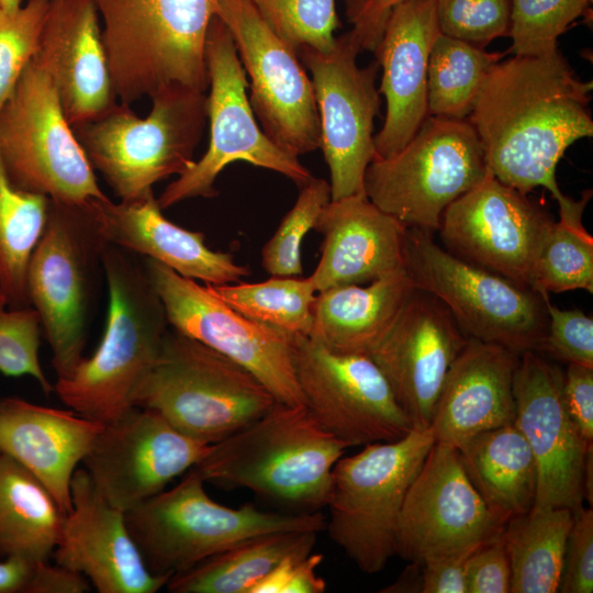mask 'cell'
<instances>
[{"mask_svg":"<svg viewBox=\"0 0 593 593\" xmlns=\"http://www.w3.org/2000/svg\"><path fill=\"white\" fill-rule=\"evenodd\" d=\"M592 89L558 49L495 63L467 118L492 175L522 193L542 187L566 202L556 169L570 145L593 135Z\"/></svg>","mask_w":593,"mask_h":593,"instance_id":"cell-1","label":"cell"},{"mask_svg":"<svg viewBox=\"0 0 593 593\" xmlns=\"http://www.w3.org/2000/svg\"><path fill=\"white\" fill-rule=\"evenodd\" d=\"M102 264L108 291L103 337L53 391L77 414L107 424L134 407V394L170 326L142 256L108 243Z\"/></svg>","mask_w":593,"mask_h":593,"instance_id":"cell-2","label":"cell"},{"mask_svg":"<svg viewBox=\"0 0 593 593\" xmlns=\"http://www.w3.org/2000/svg\"><path fill=\"white\" fill-rule=\"evenodd\" d=\"M347 448L305 404L276 402L258 419L212 444L193 469L204 482L248 489L311 513L326 506L333 468Z\"/></svg>","mask_w":593,"mask_h":593,"instance_id":"cell-3","label":"cell"},{"mask_svg":"<svg viewBox=\"0 0 593 593\" xmlns=\"http://www.w3.org/2000/svg\"><path fill=\"white\" fill-rule=\"evenodd\" d=\"M121 103L180 85L206 92L205 38L216 0H94Z\"/></svg>","mask_w":593,"mask_h":593,"instance_id":"cell-4","label":"cell"},{"mask_svg":"<svg viewBox=\"0 0 593 593\" xmlns=\"http://www.w3.org/2000/svg\"><path fill=\"white\" fill-rule=\"evenodd\" d=\"M150 99L146 118L118 102L103 116L72 127L93 170L119 200L153 191L156 183L182 175L195 161L208 119L206 93L171 85Z\"/></svg>","mask_w":593,"mask_h":593,"instance_id":"cell-5","label":"cell"},{"mask_svg":"<svg viewBox=\"0 0 593 593\" xmlns=\"http://www.w3.org/2000/svg\"><path fill=\"white\" fill-rule=\"evenodd\" d=\"M191 468L182 480L125 513L127 528L148 570L170 579L199 562L255 536L316 530L326 526L318 512L283 514L254 504L222 505Z\"/></svg>","mask_w":593,"mask_h":593,"instance_id":"cell-6","label":"cell"},{"mask_svg":"<svg viewBox=\"0 0 593 593\" xmlns=\"http://www.w3.org/2000/svg\"><path fill=\"white\" fill-rule=\"evenodd\" d=\"M276 402L248 370L171 327L133 399L134 406L157 412L210 445L258 419Z\"/></svg>","mask_w":593,"mask_h":593,"instance_id":"cell-7","label":"cell"},{"mask_svg":"<svg viewBox=\"0 0 593 593\" xmlns=\"http://www.w3.org/2000/svg\"><path fill=\"white\" fill-rule=\"evenodd\" d=\"M91 200H49L46 227L27 267L30 306L38 314L57 379L68 377L83 358L99 279L104 277L108 242Z\"/></svg>","mask_w":593,"mask_h":593,"instance_id":"cell-8","label":"cell"},{"mask_svg":"<svg viewBox=\"0 0 593 593\" xmlns=\"http://www.w3.org/2000/svg\"><path fill=\"white\" fill-rule=\"evenodd\" d=\"M435 444L430 428L394 441L365 445L332 471L325 529L356 567L380 572L396 555V533L407 491Z\"/></svg>","mask_w":593,"mask_h":593,"instance_id":"cell-9","label":"cell"},{"mask_svg":"<svg viewBox=\"0 0 593 593\" xmlns=\"http://www.w3.org/2000/svg\"><path fill=\"white\" fill-rule=\"evenodd\" d=\"M488 171L468 120L427 115L402 149L371 160L363 188L373 204L407 227L435 233L446 209Z\"/></svg>","mask_w":593,"mask_h":593,"instance_id":"cell-10","label":"cell"},{"mask_svg":"<svg viewBox=\"0 0 593 593\" xmlns=\"http://www.w3.org/2000/svg\"><path fill=\"white\" fill-rule=\"evenodd\" d=\"M0 157L19 189L68 204L107 197L37 54L0 110Z\"/></svg>","mask_w":593,"mask_h":593,"instance_id":"cell-11","label":"cell"},{"mask_svg":"<svg viewBox=\"0 0 593 593\" xmlns=\"http://www.w3.org/2000/svg\"><path fill=\"white\" fill-rule=\"evenodd\" d=\"M405 270L415 289L437 298L461 331L518 355L539 349L548 314L540 292L469 264L407 227Z\"/></svg>","mask_w":593,"mask_h":593,"instance_id":"cell-12","label":"cell"},{"mask_svg":"<svg viewBox=\"0 0 593 593\" xmlns=\"http://www.w3.org/2000/svg\"><path fill=\"white\" fill-rule=\"evenodd\" d=\"M204 57L209 78V146L199 160L160 193L157 198L160 208L165 210L193 198L215 197L216 178L235 161L281 174L300 188L306 184L313 178L311 171L298 156L278 147L258 124L233 37L216 15L209 24Z\"/></svg>","mask_w":593,"mask_h":593,"instance_id":"cell-13","label":"cell"},{"mask_svg":"<svg viewBox=\"0 0 593 593\" xmlns=\"http://www.w3.org/2000/svg\"><path fill=\"white\" fill-rule=\"evenodd\" d=\"M360 52L350 31L335 36L328 51H298L315 94L320 148L329 169L331 200L366 195L365 174L376 156L373 121L381 105L376 86L380 66L374 59L359 67Z\"/></svg>","mask_w":593,"mask_h":593,"instance_id":"cell-14","label":"cell"},{"mask_svg":"<svg viewBox=\"0 0 593 593\" xmlns=\"http://www.w3.org/2000/svg\"><path fill=\"white\" fill-rule=\"evenodd\" d=\"M247 77L249 103L264 133L301 156L320 148L321 130L310 76L298 53L265 22L249 0H216Z\"/></svg>","mask_w":593,"mask_h":593,"instance_id":"cell-15","label":"cell"},{"mask_svg":"<svg viewBox=\"0 0 593 593\" xmlns=\"http://www.w3.org/2000/svg\"><path fill=\"white\" fill-rule=\"evenodd\" d=\"M144 264L172 329L240 365L277 402L304 404L293 367L292 335L244 316L205 284L158 261L144 258Z\"/></svg>","mask_w":593,"mask_h":593,"instance_id":"cell-16","label":"cell"},{"mask_svg":"<svg viewBox=\"0 0 593 593\" xmlns=\"http://www.w3.org/2000/svg\"><path fill=\"white\" fill-rule=\"evenodd\" d=\"M292 360L305 406L348 447L394 441L414 428L369 356L334 353L292 335Z\"/></svg>","mask_w":593,"mask_h":593,"instance_id":"cell-17","label":"cell"},{"mask_svg":"<svg viewBox=\"0 0 593 593\" xmlns=\"http://www.w3.org/2000/svg\"><path fill=\"white\" fill-rule=\"evenodd\" d=\"M553 221L527 194L483 180L444 212L438 233L456 257L532 288L537 259Z\"/></svg>","mask_w":593,"mask_h":593,"instance_id":"cell-18","label":"cell"},{"mask_svg":"<svg viewBox=\"0 0 593 593\" xmlns=\"http://www.w3.org/2000/svg\"><path fill=\"white\" fill-rule=\"evenodd\" d=\"M211 447L134 406L103 424L81 463L105 501L126 513L197 466Z\"/></svg>","mask_w":593,"mask_h":593,"instance_id":"cell-19","label":"cell"},{"mask_svg":"<svg viewBox=\"0 0 593 593\" xmlns=\"http://www.w3.org/2000/svg\"><path fill=\"white\" fill-rule=\"evenodd\" d=\"M505 525L468 479L456 447L433 445L413 480L399 519L395 552L410 562L472 551Z\"/></svg>","mask_w":593,"mask_h":593,"instance_id":"cell-20","label":"cell"},{"mask_svg":"<svg viewBox=\"0 0 593 593\" xmlns=\"http://www.w3.org/2000/svg\"><path fill=\"white\" fill-rule=\"evenodd\" d=\"M564 371L535 350L519 355L514 372V425L526 439L537 469L533 507L582 506L588 443L570 417L563 398Z\"/></svg>","mask_w":593,"mask_h":593,"instance_id":"cell-21","label":"cell"},{"mask_svg":"<svg viewBox=\"0 0 593 593\" xmlns=\"http://www.w3.org/2000/svg\"><path fill=\"white\" fill-rule=\"evenodd\" d=\"M468 340L437 298L415 289L369 354L414 428L429 427L446 374Z\"/></svg>","mask_w":593,"mask_h":593,"instance_id":"cell-22","label":"cell"},{"mask_svg":"<svg viewBox=\"0 0 593 593\" xmlns=\"http://www.w3.org/2000/svg\"><path fill=\"white\" fill-rule=\"evenodd\" d=\"M70 496L55 563L85 575L99 593H156L166 586L168 578L148 570L125 512L105 501L85 469L75 471Z\"/></svg>","mask_w":593,"mask_h":593,"instance_id":"cell-23","label":"cell"},{"mask_svg":"<svg viewBox=\"0 0 593 593\" xmlns=\"http://www.w3.org/2000/svg\"><path fill=\"white\" fill-rule=\"evenodd\" d=\"M439 34L434 0H404L391 11L373 52L382 69L379 92L387 102L374 157L402 149L428 115V57Z\"/></svg>","mask_w":593,"mask_h":593,"instance_id":"cell-24","label":"cell"},{"mask_svg":"<svg viewBox=\"0 0 593 593\" xmlns=\"http://www.w3.org/2000/svg\"><path fill=\"white\" fill-rule=\"evenodd\" d=\"M94 0H52L37 55L49 69L71 127L94 121L118 101Z\"/></svg>","mask_w":593,"mask_h":593,"instance_id":"cell-25","label":"cell"},{"mask_svg":"<svg viewBox=\"0 0 593 593\" xmlns=\"http://www.w3.org/2000/svg\"><path fill=\"white\" fill-rule=\"evenodd\" d=\"M314 230L323 235L321 258L310 276L316 292L405 269L407 226L367 195L331 200Z\"/></svg>","mask_w":593,"mask_h":593,"instance_id":"cell-26","label":"cell"},{"mask_svg":"<svg viewBox=\"0 0 593 593\" xmlns=\"http://www.w3.org/2000/svg\"><path fill=\"white\" fill-rule=\"evenodd\" d=\"M91 205L109 244L158 261L182 277L219 286L236 283L250 273L232 254L209 248L203 233L166 219L154 191L119 202L108 197L92 199Z\"/></svg>","mask_w":593,"mask_h":593,"instance_id":"cell-27","label":"cell"},{"mask_svg":"<svg viewBox=\"0 0 593 593\" xmlns=\"http://www.w3.org/2000/svg\"><path fill=\"white\" fill-rule=\"evenodd\" d=\"M518 358L507 348L469 338L451 363L433 410L429 428L435 441L457 447L481 432L513 424Z\"/></svg>","mask_w":593,"mask_h":593,"instance_id":"cell-28","label":"cell"},{"mask_svg":"<svg viewBox=\"0 0 593 593\" xmlns=\"http://www.w3.org/2000/svg\"><path fill=\"white\" fill-rule=\"evenodd\" d=\"M102 426L72 410L0 399V454L34 474L65 513L71 508L72 475Z\"/></svg>","mask_w":593,"mask_h":593,"instance_id":"cell-29","label":"cell"},{"mask_svg":"<svg viewBox=\"0 0 593 593\" xmlns=\"http://www.w3.org/2000/svg\"><path fill=\"white\" fill-rule=\"evenodd\" d=\"M415 290L406 270L317 292L309 334L324 348L367 355L380 343Z\"/></svg>","mask_w":593,"mask_h":593,"instance_id":"cell-30","label":"cell"},{"mask_svg":"<svg viewBox=\"0 0 593 593\" xmlns=\"http://www.w3.org/2000/svg\"><path fill=\"white\" fill-rule=\"evenodd\" d=\"M456 448L468 479L504 524L534 506L536 462L514 424L481 432Z\"/></svg>","mask_w":593,"mask_h":593,"instance_id":"cell-31","label":"cell"},{"mask_svg":"<svg viewBox=\"0 0 593 593\" xmlns=\"http://www.w3.org/2000/svg\"><path fill=\"white\" fill-rule=\"evenodd\" d=\"M66 513L27 469L0 454V556L47 561Z\"/></svg>","mask_w":593,"mask_h":593,"instance_id":"cell-32","label":"cell"},{"mask_svg":"<svg viewBox=\"0 0 593 593\" xmlns=\"http://www.w3.org/2000/svg\"><path fill=\"white\" fill-rule=\"evenodd\" d=\"M317 534L291 530L251 537L172 575L166 588L171 593H249L284 558L311 553Z\"/></svg>","mask_w":593,"mask_h":593,"instance_id":"cell-33","label":"cell"},{"mask_svg":"<svg viewBox=\"0 0 593 593\" xmlns=\"http://www.w3.org/2000/svg\"><path fill=\"white\" fill-rule=\"evenodd\" d=\"M573 513L532 507L507 522L502 538L511 567V593L559 592Z\"/></svg>","mask_w":593,"mask_h":593,"instance_id":"cell-34","label":"cell"},{"mask_svg":"<svg viewBox=\"0 0 593 593\" xmlns=\"http://www.w3.org/2000/svg\"><path fill=\"white\" fill-rule=\"evenodd\" d=\"M49 199L15 187L0 157V293L9 307L30 306L26 275L47 223Z\"/></svg>","mask_w":593,"mask_h":593,"instance_id":"cell-35","label":"cell"},{"mask_svg":"<svg viewBox=\"0 0 593 593\" xmlns=\"http://www.w3.org/2000/svg\"><path fill=\"white\" fill-rule=\"evenodd\" d=\"M502 56L440 33L428 57L427 114L467 120L491 67Z\"/></svg>","mask_w":593,"mask_h":593,"instance_id":"cell-36","label":"cell"},{"mask_svg":"<svg viewBox=\"0 0 593 593\" xmlns=\"http://www.w3.org/2000/svg\"><path fill=\"white\" fill-rule=\"evenodd\" d=\"M591 195L592 190H585L580 200L559 206V221H553L537 259L534 290L593 292V237L582 223Z\"/></svg>","mask_w":593,"mask_h":593,"instance_id":"cell-37","label":"cell"},{"mask_svg":"<svg viewBox=\"0 0 593 593\" xmlns=\"http://www.w3.org/2000/svg\"><path fill=\"white\" fill-rule=\"evenodd\" d=\"M205 286L228 306L255 322L290 335L310 334L317 294L310 277L271 276L262 282Z\"/></svg>","mask_w":593,"mask_h":593,"instance_id":"cell-38","label":"cell"},{"mask_svg":"<svg viewBox=\"0 0 593 593\" xmlns=\"http://www.w3.org/2000/svg\"><path fill=\"white\" fill-rule=\"evenodd\" d=\"M331 201L329 182L313 177L261 249V266L270 276H301V244Z\"/></svg>","mask_w":593,"mask_h":593,"instance_id":"cell-39","label":"cell"},{"mask_svg":"<svg viewBox=\"0 0 593 593\" xmlns=\"http://www.w3.org/2000/svg\"><path fill=\"white\" fill-rule=\"evenodd\" d=\"M591 0H511L514 56H542L558 49V37L581 16Z\"/></svg>","mask_w":593,"mask_h":593,"instance_id":"cell-40","label":"cell"},{"mask_svg":"<svg viewBox=\"0 0 593 593\" xmlns=\"http://www.w3.org/2000/svg\"><path fill=\"white\" fill-rule=\"evenodd\" d=\"M270 29L296 53L328 51L340 22L335 0H249Z\"/></svg>","mask_w":593,"mask_h":593,"instance_id":"cell-41","label":"cell"},{"mask_svg":"<svg viewBox=\"0 0 593 593\" xmlns=\"http://www.w3.org/2000/svg\"><path fill=\"white\" fill-rule=\"evenodd\" d=\"M52 0H29L16 11L0 8V110L37 54Z\"/></svg>","mask_w":593,"mask_h":593,"instance_id":"cell-42","label":"cell"},{"mask_svg":"<svg viewBox=\"0 0 593 593\" xmlns=\"http://www.w3.org/2000/svg\"><path fill=\"white\" fill-rule=\"evenodd\" d=\"M42 326L32 306L12 309L0 293V372L7 377L30 376L46 394L53 392L41 362Z\"/></svg>","mask_w":593,"mask_h":593,"instance_id":"cell-43","label":"cell"},{"mask_svg":"<svg viewBox=\"0 0 593 593\" xmlns=\"http://www.w3.org/2000/svg\"><path fill=\"white\" fill-rule=\"evenodd\" d=\"M441 34L484 48L508 36L511 0H434Z\"/></svg>","mask_w":593,"mask_h":593,"instance_id":"cell-44","label":"cell"},{"mask_svg":"<svg viewBox=\"0 0 593 593\" xmlns=\"http://www.w3.org/2000/svg\"><path fill=\"white\" fill-rule=\"evenodd\" d=\"M541 293L548 314L546 335L538 350L567 363L593 368V318L580 310H561L551 303L549 293Z\"/></svg>","mask_w":593,"mask_h":593,"instance_id":"cell-45","label":"cell"},{"mask_svg":"<svg viewBox=\"0 0 593 593\" xmlns=\"http://www.w3.org/2000/svg\"><path fill=\"white\" fill-rule=\"evenodd\" d=\"M559 592L591 593L593 591V511L583 506L572 511Z\"/></svg>","mask_w":593,"mask_h":593,"instance_id":"cell-46","label":"cell"},{"mask_svg":"<svg viewBox=\"0 0 593 593\" xmlns=\"http://www.w3.org/2000/svg\"><path fill=\"white\" fill-rule=\"evenodd\" d=\"M466 584L467 593H511V567L502 534L469 555Z\"/></svg>","mask_w":593,"mask_h":593,"instance_id":"cell-47","label":"cell"},{"mask_svg":"<svg viewBox=\"0 0 593 593\" xmlns=\"http://www.w3.org/2000/svg\"><path fill=\"white\" fill-rule=\"evenodd\" d=\"M404 0H343L349 30L361 51L374 52L391 11Z\"/></svg>","mask_w":593,"mask_h":593,"instance_id":"cell-48","label":"cell"},{"mask_svg":"<svg viewBox=\"0 0 593 593\" xmlns=\"http://www.w3.org/2000/svg\"><path fill=\"white\" fill-rule=\"evenodd\" d=\"M567 411L588 443H593V368L568 363L563 378Z\"/></svg>","mask_w":593,"mask_h":593,"instance_id":"cell-49","label":"cell"},{"mask_svg":"<svg viewBox=\"0 0 593 593\" xmlns=\"http://www.w3.org/2000/svg\"><path fill=\"white\" fill-rule=\"evenodd\" d=\"M472 551L426 559L422 563L421 592L467 593L466 561Z\"/></svg>","mask_w":593,"mask_h":593,"instance_id":"cell-50","label":"cell"},{"mask_svg":"<svg viewBox=\"0 0 593 593\" xmlns=\"http://www.w3.org/2000/svg\"><path fill=\"white\" fill-rule=\"evenodd\" d=\"M89 589L85 575L47 560L35 563L25 593H83Z\"/></svg>","mask_w":593,"mask_h":593,"instance_id":"cell-51","label":"cell"},{"mask_svg":"<svg viewBox=\"0 0 593 593\" xmlns=\"http://www.w3.org/2000/svg\"><path fill=\"white\" fill-rule=\"evenodd\" d=\"M323 561L321 553H309L295 563L283 593H323L325 580L316 573Z\"/></svg>","mask_w":593,"mask_h":593,"instance_id":"cell-52","label":"cell"},{"mask_svg":"<svg viewBox=\"0 0 593 593\" xmlns=\"http://www.w3.org/2000/svg\"><path fill=\"white\" fill-rule=\"evenodd\" d=\"M35 563L14 557L0 561V593H25Z\"/></svg>","mask_w":593,"mask_h":593,"instance_id":"cell-53","label":"cell"},{"mask_svg":"<svg viewBox=\"0 0 593 593\" xmlns=\"http://www.w3.org/2000/svg\"><path fill=\"white\" fill-rule=\"evenodd\" d=\"M422 590V563L411 562L399 579L389 586L383 588V593L421 592Z\"/></svg>","mask_w":593,"mask_h":593,"instance_id":"cell-54","label":"cell"},{"mask_svg":"<svg viewBox=\"0 0 593 593\" xmlns=\"http://www.w3.org/2000/svg\"><path fill=\"white\" fill-rule=\"evenodd\" d=\"M593 446L590 447L584 465L583 485H584V499L588 500L592 506L593 502Z\"/></svg>","mask_w":593,"mask_h":593,"instance_id":"cell-55","label":"cell"},{"mask_svg":"<svg viewBox=\"0 0 593 593\" xmlns=\"http://www.w3.org/2000/svg\"><path fill=\"white\" fill-rule=\"evenodd\" d=\"M23 0H0V8L7 12L16 11L22 5Z\"/></svg>","mask_w":593,"mask_h":593,"instance_id":"cell-56","label":"cell"}]
</instances>
